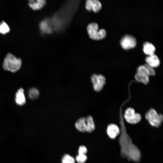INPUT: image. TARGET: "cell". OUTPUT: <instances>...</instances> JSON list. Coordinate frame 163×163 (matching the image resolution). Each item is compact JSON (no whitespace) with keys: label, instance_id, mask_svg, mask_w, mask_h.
I'll return each instance as SVG.
<instances>
[{"label":"cell","instance_id":"3","mask_svg":"<svg viewBox=\"0 0 163 163\" xmlns=\"http://www.w3.org/2000/svg\"><path fill=\"white\" fill-rule=\"evenodd\" d=\"M89 37L94 40H99L104 38L106 35V30L103 29H99L98 24L96 22L89 23L86 28Z\"/></svg>","mask_w":163,"mask_h":163},{"label":"cell","instance_id":"16","mask_svg":"<svg viewBox=\"0 0 163 163\" xmlns=\"http://www.w3.org/2000/svg\"><path fill=\"white\" fill-rule=\"evenodd\" d=\"M135 78L139 82L147 85L149 82V76L146 75L136 73Z\"/></svg>","mask_w":163,"mask_h":163},{"label":"cell","instance_id":"5","mask_svg":"<svg viewBox=\"0 0 163 163\" xmlns=\"http://www.w3.org/2000/svg\"><path fill=\"white\" fill-rule=\"evenodd\" d=\"M124 117L127 123L133 124L138 123L142 119L141 115L136 113L134 109L132 107H129L126 110Z\"/></svg>","mask_w":163,"mask_h":163},{"label":"cell","instance_id":"19","mask_svg":"<svg viewBox=\"0 0 163 163\" xmlns=\"http://www.w3.org/2000/svg\"><path fill=\"white\" fill-rule=\"evenodd\" d=\"M62 163H75V160L73 157L69 155L65 154L62 157Z\"/></svg>","mask_w":163,"mask_h":163},{"label":"cell","instance_id":"20","mask_svg":"<svg viewBox=\"0 0 163 163\" xmlns=\"http://www.w3.org/2000/svg\"><path fill=\"white\" fill-rule=\"evenodd\" d=\"M137 73L149 76L147 70L144 65L140 66L138 68Z\"/></svg>","mask_w":163,"mask_h":163},{"label":"cell","instance_id":"8","mask_svg":"<svg viewBox=\"0 0 163 163\" xmlns=\"http://www.w3.org/2000/svg\"><path fill=\"white\" fill-rule=\"evenodd\" d=\"M85 8L88 11L97 13L101 10L102 5L98 0H85Z\"/></svg>","mask_w":163,"mask_h":163},{"label":"cell","instance_id":"17","mask_svg":"<svg viewBox=\"0 0 163 163\" xmlns=\"http://www.w3.org/2000/svg\"><path fill=\"white\" fill-rule=\"evenodd\" d=\"M39 94V91L36 88H31L29 91L28 96L29 98L31 99L34 100L37 99L38 97Z\"/></svg>","mask_w":163,"mask_h":163},{"label":"cell","instance_id":"11","mask_svg":"<svg viewBox=\"0 0 163 163\" xmlns=\"http://www.w3.org/2000/svg\"><path fill=\"white\" fill-rule=\"evenodd\" d=\"M15 100L16 104L19 106L23 105L25 103L26 99L23 88H20L18 90L15 94Z\"/></svg>","mask_w":163,"mask_h":163},{"label":"cell","instance_id":"9","mask_svg":"<svg viewBox=\"0 0 163 163\" xmlns=\"http://www.w3.org/2000/svg\"><path fill=\"white\" fill-rule=\"evenodd\" d=\"M107 133L110 139H114L120 134V130L117 125L111 123L107 126Z\"/></svg>","mask_w":163,"mask_h":163},{"label":"cell","instance_id":"22","mask_svg":"<svg viewBox=\"0 0 163 163\" xmlns=\"http://www.w3.org/2000/svg\"><path fill=\"white\" fill-rule=\"evenodd\" d=\"M143 65L147 70L149 75L153 76L155 75V72L153 68L147 63Z\"/></svg>","mask_w":163,"mask_h":163},{"label":"cell","instance_id":"13","mask_svg":"<svg viewBox=\"0 0 163 163\" xmlns=\"http://www.w3.org/2000/svg\"><path fill=\"white\" fill-rule=\"evenodd\" d=\"M76 128L79 131L84 132L86 131V118L82 117L79 118L75 124Z\"/></svg>","mask_w":163,"mask_h":163},{"label":"cell","instance_id":"4","mask_svg":"<svg viewBox=\"0 0 163 163\" xmlns=\"http://www.w3.org/2000/svg\"><path fill=\"white\" fill-rule=\"evenodd\" d=\"M145 117L149 123L153 127H159L163 122V115L161 114L158 113L153 108L149 109L145 114Z\"/></svg>","mask_w":163,"mask_h":163},{"label":"cell","instance_id":"1","mask_svg":"<svg viewBox=\"0 0 163 163\" xmlns=\"http://www.w3.org/2000/svg\"><path fill=\"white\" fill-rule=\"evenodd\" d=\"M120 123L121 127L118 142L120 147V155L129 161L132 160L139 162L141 157V152L138 147L133 143L131 138L127 133L123 119H121Z\"/></svg>","mask_w":163,"mask_h":163},{"label":"cell","instance_id":"14","mask_svg":"<svg viewBox=\"0 0 163 163\" xmlns=\"http://www.w3.org/2000/svg\"><path fill=\"white\" fill-rule=\"evenodd\" d=\"M155 50V47L151 43L145 42L143 44V51L146 54L149 56L153 55Z\"/></svg>","mask_w":163,"mask_h":163},{"label":"cell","instance_id":"6","mask_svg":"<svg viewBox=\"0 0 163 163\" xmlns=\"http://www.w3.org/2000/svg\"><path fill=\"white\" fill-rule=\"evenodd\" d=\"M91 80L93 84V88L96 92L100 91L103 88L106 82V78L103 75L94 74L91 77Z\"/></svg>","mask_w":163,"mask_h":163},{"label":"cell","instance_id":"12","mask_svg":"<svg viewBox=\"0 0 163 163\" xmlns=\"http://www.w3.org/2000/svg\"><path fill=\"white\" fill-rule=\"evenodd\" d=\"M145 61L147 64L153 68L158 67L160 64L158 58L154 54L147 57Z\"/></svg>","mask_w":163,"mask_h":163},{"label":"cell","instance_id":"7","mask_svg":"<svg viewBox=\"0 0 163 163\" xmlns=\"http://www.w3.org/2000/svg\"><path fill=\"white\" fill-rule=\"evenodd\" d=\"M120 43L124 49L127 50L136 46V40L133 37L129 35H126L122 38Z\"/></svg>","mask_w":163,"mask_h":163},{"label":"cell","instance_id":"21","mask_svg":"<svg viewBox=\"0 0 163 163\" xmlns=\"http://www.w3.org/2000/svg\"><path fill=\"white\" fill-rule=\"evenodd\" d=\"M87 159V156L84 154H78L76 158V160L78 163H84Z\"/></svg>","mask_w":163,"mask_h":163},{"label":"cell","instance_id":"18","mask_svg":"<svg viewBox=\"0 0 163 163\" xmlns=\"http://www.w3.org/2000/svg\"><path fill=\"white\" fill-rule=\"evenodd\" d=\"M10 31V28L4 21H2L0 23V33L2 34H5L8 33Z\"/></svg>","mask_w":163,"mask_h":163},{"label":"cell","instance_id":"2","mask_svg":"<svg viewBox=\"0 0 163 163\" xmlns=\"http://www.w3.org/2000/svg\"><path fill=\"white\" fill-rule=\"evenodd\" d=\"M22 63L21 59L16 57L11 53H8L4 59L2 66L5 70L15 72L20 69Z\"/></svg>","mask_w":163,"mask_h":163},{"label":"cell","instance_id":"10","mask_svg":"<svg viewBox=\"0 0 163 163\" xmlns=\"http://www.w3.org/2000/svg\"><path fill=\"white\" fill-rule=\"evenodd\" d=\"M46 0H31L29 1L28 5L33 10L36 11L42 9L46 5Z\"/></svg>","mask_w":163,"mask_h":163},{"label":"cell","instance_id":"15","mask_svg":"<svg viewBox=\"0 0 163 163\" xmlns=\"http://www.w3.org/2000/svg\"><path fill=\"white\" fill-rule=\"evenodd\" d=\"M95 125L92 117L91 116L86 118V131L88 133H91L95 129Z\"/></svg>","mask_w":163,"mask_h":163},{"label":"cell","instance_id":"23","mask_svg":"<svg viewBox=\"0 0 163 163\" xmlns=\"http://www.w3.org/2000/svg\"><path fill=\"white\" fill-rule=\"evenodd\" d=\"M87 152V149L84 146L81 145L79 147L78 151L79 154L85 155Z\"/></svg>","mask_w":163,"mask_h":163},{"label":"cell","instance_id":"24","mask_svg":"<svg viewBox=\"0 0 163 163\" xmlns=\"http://www.w3.org/2000/svg\"><path fill=\"white\" fill-rule=\"evenodd\" d=\"M78 21H79V20H78ZM79 25H81V23H79Z\"/></svg>","mask_w":163,"mask_h":163}]
</instances>
